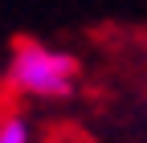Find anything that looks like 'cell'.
<instances>
[{"label":"cell","mask_w":147,"mask_h":143,"mask_svg":"<svg viewBox=\"0 0 147 143\" xmlns=\"http://www.w3.org/2000/svg\"><path fill=\"white\" fill-rule=\"evenodd\" d=\"M4 82L25 98H69L78 86V57L49 41L16 37L4 65Z\"/></svg>","instance_id":"cell-1"},{"label":"cell","mask_w":147,"mask_h":143,"mask_svg":"<svg viewBox=\"0 0 147 143\" xmlns=\"http://www.w3.org/2000/svg\"><path fill=\"white\" fill-rule=\"evenodd\" d=\"M29 139H33V127L21 111H8L0 119V143H29Z\"/></svg>","instance_id":"cell-2"},{"label":"cell","mask_w":147,"mask_h":143,"mask_svg":"<svg viewBox=\"0 0 147 143\" xmlns=\"http://www.w3.org/2000/svg\"><path fill=\"white\" fill-rule=\"evenodd\" d=\"M0 74H4V69H0Z\"/></svg>","instance_id":"cell-3"}]
</instances>
